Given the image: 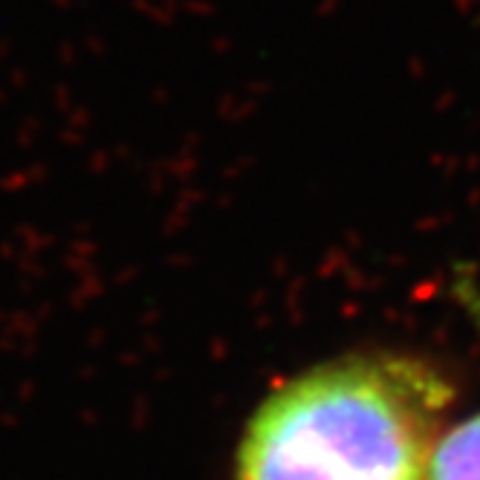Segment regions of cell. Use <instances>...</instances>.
<instances>
[{
    "mask_svg": "<svg viewBox=\"0 0 480 480\" xmlns=\"http://www.w3.org/2000/svg\"><path fill=\"white\" fill-rule=\"evenodd\" d=\"M448 405V382L417 359H335L263 399L237 480H428Z\"/></svg>",
    "mask_w": 480,
    "mask_h": 480,
    "instance_id": "cell-1",
    "label": "cell"
},
{
    "mask_svg": "<svg viewBox=\"0 0 480 480\" xmlns=\"http://www.w3.org/2000/svg\"><path fill=\"white\" fill-rule=\"evenodd\" d=\"M472 309L480 316V298H472ZM428 480H480V411L440 434Z\"/></svg>",
    "mask_w": 480,
    "mask_h": 480,
    "instance_id": "cell-2",
    "label": "cell"
}]
</instances>
